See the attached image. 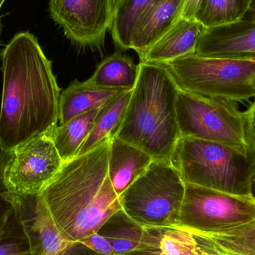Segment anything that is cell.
I'll list each match as a JSON object with an SVG mask.
<instances>
[{"label": "cell", "mask_w": 255, "mask_h": 255, "mask_svg": "<svg viewBox=\"0 0 255 255\" xmlns=\"http://www.w3.org/2000/svg\"><path fill=\"white\" fill-rule=\"evenodd\" d=\"M252 2V0H202L195 19L205 28L241 20Z\"/></svg>", "instance_id": "obj_22"}, {"label": "cell", "mask_w": 255, "mask_h": 255, "mask_svg": "<svg viewBox=\"0 0 255 255\" xmlns=\"http://www.w3.org/2000/svg\"><path fill=\"white\" fill-rule=\"evenodd\" d=\"M78 244L87 250L99 255H115L109 241L99 232L89 235L78 241Z\"/></svg>", "instance_id": "obj_25"}, {"label": "cell", "mask_w": 255, "mask_h": 255, "mask_svg": "<svg viewBox=\"0 0 255 255\" xmlns=\"http://www.w3.org/2000/svg\"><path fill=\"white\" fill-rule=\"evenodd\" d=\"M13 214L25 235L31 255H70L79 244L58 229L41 193L16 194L7 190Z\"/></svg>", "instance_id": "obj_11"}, {"label": "cell", "mask_w": 255, "mask_h": 255, "mask_svg": "<svg viewBox=\"0 0 255 255\" xmlns=\"http://www.w3.org/2000/svg\"><path fill=\"white\" fill-rule=\"evenodd\" d=\"M153 160L140 148L116 136L111 139L109 175L118 196L145 172Z\"/></svg>", "instance_id": "obj_16"}, {"label": "cell", "mask_w": 255, "mask_h": 255, "mask_svg": "<svg viewBox=\"0 0 255 255\" xmlns=\"http://www.w3.org/2000/svg\"><path fill=\"white\" fill-rule=\"evenodd\" d=\"M171 163L184 183L231 194L252 196L254 152L192 136H181Z\"/></svg>", "instance_id": "obj_4"}, {"label": "cell", "mask_w": 255, "mask_h": 255, "mask_svg": "<svg viewBox=\"0 0 255 255\" xmlns=\"http://www.w3.org/2000/svg\"><path fill=\"white\" fill-rule=\"evenodd\" d=\"M161 64L167 67L180 89L194 95L236 103L255 97V61L192 54Z\"/></svg>", "instance_id": "obj_5"}, {"label": "cell", "mask_w": 255, "mask_h": 255, "mask_svg": "<svg viewBox=\"0 0 255 255\" xmlns=\"http://www.w3.org/2000/svg\"><path fill=\"white\" fill-rule=\"evenodd\" d=\"M63 164L53 142L46 134L40 135L9 151L3 181L11 193H41Z\"/></svg>", "instance_id": "obj_9"}, {"label": "cell", "mask_w": 255, "mask_h": 255, "mask_svg": "<svg viewBox=\"0 0 255 255\" xmlns=\"http://www.w3.org/2000/svg\"><path fill=\"white\" fill-rule=\"evenodd\" d=\"M118 0H49V13L79 48L100 49L115 22Z\"/></svg>", "instance_id": "obj_10"}, {"label": "cell", "mask_w": 255, "mask_h": 255, "mask_svg": "<svg viewBox=\"0 0 255 255\" xmlns=\"http://www.w3.org/2000/svg\"><path fill=\"white\" fill-rule=\"evenodd\" d=\"M100 109L75 117L66 124L57 125L45 133L53 142L64 163L77 155L91 132Z\"/></svg>", "instance_id": "obj_18"}, {"label": "cell", "mask_w": 255, "mask_h": 255, "mask_svg": "<svg viewBox=\"0 0 255 255\" xmlns=\"http://www.w3.org/2000/svg\"><path fill=\"white\" fill-rule=\"evenodd\" d=\"M0 255H31L28 241L16 222L13 211L0 239Z\"/></svg>", "instance_id": "obj_24"}, {"label": "cell", "mask_w": 255, "mask_h": 255, "mask_svg": "<svg viewBox=\"0 0 255 255\" xmlns=\"http://www.w3.org/2000/svg\"><path fill=\"white\" fill-rule=\"evenodd\" d=\"M137 67V79L115 136L154 160L171 161L181 137L176 113L179 87L163 64L139 62Z\"/></svg>", "instance_id": "obj_3"}, {"label": "cell", "mask_w": 255, "mask_h": 255, "mask_svg": "<svg viewBox=\"0 0 255 255\" xmlns=\"http://www.w3.org/2000/svg\"><path fill=\"white\" fill-rule=\"evenodd\" d=\"M242 19L247 21H254L255 22V0L252 2L250 9L246 13V14L244 15Z\"/></svg>", "instance_id": "obj_31"}, {"label": "cell", "mask_w": 255, "mask_h": 255, "mask_svg": "<svg viewBox=\"0 0 255 255\" xmlns=\"http://www.w3.org/2000/svg\"><path fill=\"white\" fill-rule=\"evenodd\" d=\"M185 0H157L141 16L130 42L139 57L167 32L181 18Z\"/></svg>", "instance_id": "obj_15"}, {"label": "cell", "mask_w": 255, "mask_h": 255, "mask_svg": "<svg viewBox=\"0 0 255 255\" xmlns=\"http://www.w3.org/2000/svg\"><path fill=\"white\" fill-rule=\"evenodd\" d=\"M205 29L196 19L180 18L142 56L140 62L165 64L195 53L196 44Z\"/></svg>", "instance_id": "obj_14"}, {"label": "cell", "mask_w": 255, "mask_h": 255, "mask_svg": "<svg viewBox=\"0 0 255 255\" xmlns=\"http://www.w3.org/2000/svg\"><path fill=\"white\" fill-rule=\"evenodd\" d=\"M131 93L132 91H123L99 109L91 132L77 155L85 154L106 139L115 136L122 122Z\"/></svg>", "instance_id": "obj_20"}, {"label": "cell", "mask_w": 255, "mask_h": 255, "mask_svg": "<svg viewBox=\"0 0 255 255\" xmlns=\"http://www.w3.org/2000/svg\"><path fill=\"white\" fill-rule=\"evenodd\" d=\"M124 91L126 90L100 88L87 81L80 82L76 79L60 95V125L66 124L75 117L100 109Z\"/></svg>", "instance_id": "obj_17"}, {"label": "cell", "mask_w": 255, "mask_h": 255, "mask_svg": "<svg viewBox=\"0 0 255 255\" xmlns=\"http://www.w3.org/2000/svg\"><path fill=\"white\" fill-rule=\"evenodd\" d=\"M176 113L181 136H192L253 151L245 112L234 102L199 97L178 90ZM254 152V151H253Z\"/></svg>", "instance_id": "obj_7"}, {"label": "cell", "mask_w": 255, "mask_h": 255, "mask_svg": "<svg viewBox=\"0 0 255 255\" xmlns=\"http://www.w3.org/2000/svg\"><path fill=\"white\" fill-rule=\"evenodd\" d=\"M124 255H212L203 233L181 225L142 227L137 247Z\"/></svg>", "instance_id": "obj_13"}, {"label": "cell", "mask_w": 255, "mask_h": 255, "mask_svg": "<svg viewBox=\"0 0 255 255\" xmlns=\"http://www.w3.org/2000/svg\"><path fill=\"white\" fill-rule=\"evenodd\" d=\"M138 76V67L121 51L105 58L87 82L107 89L132 91Z\"/></svg>", "instance_id": "obj_19"}, {"label": "cell", "mask_w": 255, "mask_h": 255, "mask_svg": "<svg viewBox=\"0 0 255 255\" xmlns=\"http://www.w3.org/2000/svg\"><path fill=\"white\" fill-rule=\"evenodd\" d=\"M185 183L171 161L153 160L119 196L123 211L142 227L179 224Z\"/></svg>", "instance_id": "obj_6"}, {"label": "cell", "mask_w": 255, "mask_h": 255, "mask_svg": "<svg viewBox=\"0 0 255 255\" xmlns=\"http://www.w3.org/2000/svg\"><path fill=\"white\" fill-rule=\"evenodd\" d=\"M0 140L7 151L59 122L61 89L37 39L19 32L2 52Z\"/></svg>", "instance_id": "obj_1"}, {"label": "cell", "mask_w": 255, "mask_h": 255, "mask_svg": "<svg viewBox=\"0 0 255 255\" xmlns=\"http://www.w3.org/2000/svg\"><path fill=\"white\" fill-rule=\"evenodd\" d=\"M219 233L225 234V235H230V236L255 240V219L253 221L250 222L247 224L233 228V229L221 231V232H219Z\"/></svg>", "instance_id": "obj_27"}, {"label": "cell", "mask_w": 255, "mask_h": 255, "mask_svg": "<svg viewBox=\"0 0 255 255\" xmlns=\"http://www.w3.org/2000/svg\"><path fill=\"white\" fill-rule=\"evenodd\" d=\"M13 206L7 196V189L4 181H0V239L4 234L11 216Z\"/></svg>", "instance_id": "obj_26"}, {"label": "cell", "mask_w": 255, "mask_h": 255, "mask_svg": "<svg viewBox=\"0 0 255 255\" xmlns=\"http://www.w3.org/2000/svg\"><path fill=\"white\" fill-rule=\"evenodd\" d=\"M252 196L255 199V171L252 182Z\"/></svg>", "instance_id": "obj_32"}, {"label": "cell", "mask_w": 255, "mask_h": 255, "mask_svg": "<svg viewBox=\"0 0 255 255\" xmlns=\"http://www.w3.org/2000/svg\"><path fill=\"white\" fill-rule=\"evenodd\" d=\"M111 139L64 163L42 191L58 229L73 242L100 232L123 211L109 175Z\"/></svg>", "instance_id": "obj_2"}, {"label": "cell", "mask_w": 255, "mask_h": 255, "mask_svg": "<svg viewBox=\"0 0 255 255\" xmlns=\"http://www.w3.org/2000/svg\"><path fill=\"white\" fill-rule=\"evenodd\" d=\"M202 0H185L181 12V18L195 19V15Z\"/></svg>", "instance_id": "obj_29"}, {"label": "cell", "mask_w": 255, "mask_h": 255, "mask_svg": "<svg viewBox=\"0 0 255 255\" xmlns=\"http://www.w3.org/2000/svg\"><path fill=\"white\" fill-rule=\"evenodd\" d=\"M253 85H254V87L255 88V76H254V78H253Z\"/></svg>", "instance_id": "obj_34"}, {"label": "cell", "mask_w": 255, "mask_h": 255, "mask_svg": "<svg viewBox=\"0 0 255 255\" xmlns=\"http://www.w3.org/2000/svg\"><path fill=\"white\" fill-rule=\"evenodd\" d=\"M157 0H118L112 38L117 46L130 49L133 31L141 16Z\"/></svg>", "instance_id": "obj_21"}, {"label": "cell", "mask_w": 255, "mask_h": 255, "mask_svg": "<svg viewBox=\"0 0 255 255\" xmlns=\"http://www.w3.org/2000/svg\"><path fill=\"white\" fill-rule=\"evenodd\" d=\"M99 233L106 238L112 245L115 255L131 253L137 247L142 236V228L133 223L124 213L120 211L113 216Z\"/></svg>", "instance_id": "obj_23"}, {"label": "cell", "mask_w": 255, "mask_h": 255, "mask_svg": "<svg viewBox=\"0 0 255 255\" xmlns=\"http://www.w3.org/2000/svg\"><path fill=\"white\" fill-rule=\"evenodd\" d=\"M255 219L253 196L231 194L185 183L179 224L215 233L247 224Z\"/></svg>", "instance_id": "obj_8"}, {"label": "cell", "mask_w": 255, "mask_h": 255, "mask_svg": "<svg viewBox=\"0 0 255 255\" xmlns=\"http://www.w3.org/2000/svg\"><path fill=\"white\" fill-rule=\"evenodd\" d=\"M5 0H0V9H1V6H2L3 3L4 2Z\"/></svg>", "instance_id": "obj_33"}, {"label": "cell", "mask_w": 255, "mask_h": 255, "mask_svg": "<svg viewBox=\"0 0 255 255\" xmlns=\"http://www.w3.org/2000/svg\"><path fill=\"white\" fill-rule=\"evenodd\" d=\"M252 1H255V0H252Z\"/></svg>", "instance_id": "obj_35"}, {"label": "cell", "mask_w": 255, "mask_h": 255, "mask_svg": "<svg viewBox=\"0 0 255 255\" xmlns=\"http://www.w3.org/2000/svg\"><path fill=\"white\" fill-rule=\"evenodd\" d=\"M245 115L250 142H251L252 147L255 155V100L249 108L248 110L245 112Z\"/></svg>", "instance_id": "obj_28"}, {"label": "cell", "mask_w": 255, "mask_h": 255, "mask_svg": "<svg viewBox=\"0 0 255 255\" xmlns=\"http://www.w3.org/2000/svg\"><path fill=\"white\" fill-rule=\"evenodd\" d=\"M8 154L9 151L4 148L1 140H0V181L3 179V172H4V166H5Z\"/></svg>", "instance_id": "obj_30"}, {"label": "cell", "mask_w": 255, "mask_h": 255, "mask_svg": "<svg viewBox=\"0 0 255 255\" xmlns=\"http://www.w3.org/2000/svg\"><path fill=\"white\" fill-rule=\"evenodd\" d=\"M96 255H97V254H96Z\"/></svg>", "instance_id": "obj_36"}, {"label": "cell", "mask_w": 255, "mask_h": 255, "mask_svg": "<svg viewBox=\"0 0 255 255\" xmlns=\"http://www.w3.org/2000/svg\"><path fill=\"white\" fill-rule=\"evenodd\" d=\"M194 54L209 58L255 61V22L241 19L205 28Z\"/></svg>", "instance_id": "obj_12"}]
</instances>
